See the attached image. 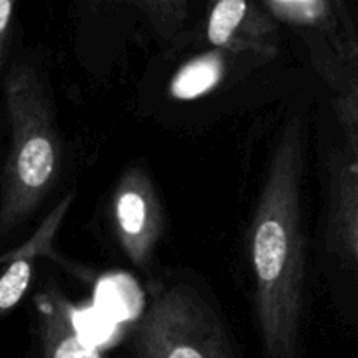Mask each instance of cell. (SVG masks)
I'll return each mask as SVG.
<instances>
[{
	"label": "cell",
	"mask_w": 358,
	"mask_h": 358,
	"mask_svg": "<svg viewBox=\"0 0 358 358\" xmlns=\"http://www.w3.org/2000/svg\"><path fill=\"white\" fill-rule=\"evenodd\" d=\"M304 171L306 122L296 114L287 117L280 129L247 236L255 318L264 358L303 355Z\"/></svg>",
	"instance_id": "6da1fadb"
},
{
	"label": "cell",
	"mask_w": 358,
	"mask_h": 358,
	"mask_svg": "<svg viewBox=\"0 0 358 358\" xmlns=\"http://www.w3.org/2000/svg\"><path fill=\"white\" fill-rule=\"evenodd\" d=\"M210 44L229 52L271 56L278 51V28L262 3L222 0L213 6L206 24Z\"/></svg>",
	"instance_id": "8992f818"
},
{
	"label": "cell",
	"mask_w": 358,
	"mask_h": 358,
	"mask_svg": "<svg viewBox=\"0 0 358 358\" xmlns=\"http://www.w3.org/2000/svg\"><path fill=\"white\" fill-rule=\"evenodd\" d=\"M9 145L0 170V238L23 226L51 192L62 170V143L44 76L16 62L3 77Z\"/></svg>",
	"instance_id": "7a4b0ae2"
},
{
	"label": "cell",
	"mask_w": 358,
	"mask_h": 358,
	"mask_svg": "<svg viewBox=\"0 0 358 358\" xmlns=\"http://www.w3.org/2000/svg\"><path fill=\"white\" fill-rule=\"evenodd\" d=\"M14 7H16V3L13 0H0V52H2L3 42H6L7 34H9Z\"/></svg>",
	"instance_id": "4fadbf2b"
},
{
	"label": "cell",
	"mask_w": 358,
	"mask_h": 358,
	"mask_svg": "<svg viewBox=\"0 0 358 358\" xmlns=\"http://www.w3.org/2000/svg\"><path fill=\"white\" fill-rule=\"evenodd\" d=\"M41 341L44 358H105L101 350L84 341L72 325V306L56 294L42 296Z\"/></svg>",
	"instance_id": "52a82bcc"
},
{
	"label": "cell",
	"mask_w": 358,
	"mask_h": 358,
	"mask_svg": "<svg viewBox=\"0 0 358 358\" xmlns=\"http://www.w3.org/2000/svg\"><path fill=\"white\" fill-rule=\"evenodd\" d=\"M129 343L136 358H236L215 311L185 283H150Z\"/></svg>",
	"instance_id": "3957f363"
},
{
	"label": "cell",
	"mask_w": 358,
	"mask_h": 358,
	"mask_svg": "<svg viewBox=\"0 0 358 358\" xmlns=\"http://www.w3.org/2000/svg\"><path fill=\"white\" fill-rule=\"evenodd\" d=\"M70 318H72V325L73 329H76L77 334H79L84 341L90 343L91 346H94V348L98 350H100L101 346L108 345V343L115 338V334H117V322H114L110 317L101 313V311L94 306H72Z\"/></svg>",
	"instance_id": "30bf717a"
},
{
	"label": "cell",
	"mask_w": 358,
	"mask_h": 358,
	"mask_svg": "<svg viewBox=\"0 0 358 358\" xmlns=\"http://www.w3.org/2000/svg\"><path fill=\"white\" fill-rule=\"evenodd\" d=\"M136 6L149 16L156 30L163 37H171L177 34L182 21L187 16V3L185 2H138Z\"/></svg>",
	"instance_id": "7c38bea8"
},
{
	"label": "cell",
	"mask_w": 358,
	"mask_h": 358,
	"mask_svg": "<svg viewBox=\"0 0 358 358\" xmlns=\"http://www.w3.org/2000/svg\"><path fill=\"white\" fill-rule=\"evenodd\" d=\"M0 154H2V147H0Z\"/></svg>",
	"instance_id": "5bb4252c"
},
{
	"label": "cell",
	"mask_w": 358,
	"mask_h": 358,
	"mask_svg": "<svg viewBox=\"0 0 358 358\" xmlns=\"http://www.w3.org/2000/svg\"><path fill=\"white\" fill-rule=\"evenodd\" d=\"M324 240L331 257L355 275L358 264V154L332 147L325 154Z\"/></svg>",
	"instance_id": "5b68a950"
},
{
	"label": "cell",
	"mask_w": 358,
	"mask_h": 358,
	"mask_svg": "<svg viewBox=\"0 0 358 358\" xmlns=\"http://www.w3.org/2000/svg\"><path fill=\"white\" fill-rule=\"evenodd\" d=\"M224 76V58L213 51L185 63L170 84V91L178 100H194L220 83Z\"/></svg>",
	"instance_id": "9c48e42d"
},
{
	"label": "cell",
	"mask_w": 358,
	"mask_h": 358,
	"mask_svg": "<svg viewBox=\"0 0 358 358\" xmlns=\"http://www.w3.org/2000/svg\"><path fill=\"white\" fill-rule=\"evenodd\" d=\"M112 217L126 257L136 268H149L157 241L163 236L164 217L150 175L140 164L128 168L115 185Z\"/></svg>",
	"instance_id": "277c9868"
},
{
	"label": "cell",
	"mask_w": 358,
	"mask_h": 358,
	"mask_svg": "<svg viewBox=\"0 0 358 358\" xmlns=\"http://www.w3.org/2000/svg\"><path fill=\"white\" fill-rule=\"evenodd\" d=\"M31 280V261L28 255L13 259L0 275V315L9 313L27 294Z\"/></svg>",
	"instance_id": "8fae6325"
},
{
	"label": "cell",
	"mask_w": 358,
	"mask_h": 358,
	"mask_svg": "<svg viewBox=\"0 0 358 358\" xmlns=\"http://www.w3.org/2000/svg\"><path fill=\"white\" fill-rule=\"evenodd\" d=\"M143 296L136 283L126 275L107 276L96 287L94 308L117 322H135L143 310Z\"/></svg>",
	"instance_id": "ba28073f"
}]
</instances>
